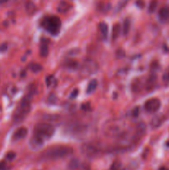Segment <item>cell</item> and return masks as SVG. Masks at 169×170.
I'll return each mask as SVG.
<instances>
[{
	"instance_id": "cell-1",
	"label": "cell",
	"mask_w": 169,
	"mask_h": 170,
	"mask_svg": "<svg viewBox=\"0 0 169 170\" xmlns=\"http://www.w3.org/2000/svg\"><path fill=\"white\" fill-rule=\"evenodd\" d=\"M74 150L68 145H53L42 153L41 158L45 160H56L68 157L73 154Z\"/></svg>"
},
{
	"instance_id": "cell-2",
	"label": "cell",
	"mask_w": 169,
	"mask_h": 170,
	"mask_svg": "<svg viewBox=\"0 0 169 170\" xmlns=\"http://www.w3.org/2000/svg\"><path fill=\"white\" fill-rule=\"evenodd\" d=\"M32 98H33V95H32V93H29L22 99L20 104L13 113V119L15 123L23 122L25 119L26 117L28 116V114H29L31 110Z\"/></svg>"
},
{
	"instance_id": "cell-3",
	"label": "cell",
	"mask_w": 169,
	"mask_h": 170,
	"mask_svg": "<svg viewBox=\"0 0 169 170\" xmlns=\"http://www.w3.org/2000/svg\"><path fill=\"white\" fill-rule=\"evenodd\" d=\"M42 26L51 35H57L61 30V21L57 16H47L42 20Z\"/></svg>"
},
{
	"instance_id": "cell-4",
	"label": "cell",
	"mask_w": 169,
	"mask_h": 170,
	"mask_svg": "<svg viewBox=\"0 0 169 170\" xmlns=\"http://www.w3.org/2000/svg\"><path fill=\"white\" fill-rule=\"evenodd\" d=\"M55 132V128L53 125L47 123H40L37 124L34 128V134L33 135L38 136L42 140H49Z\"/></svg>"
},
{
	"instance_id": "cell-5",
	"label": "cell",
	"mask_w": 169,
	"mask_h": 170,
	"mask_svg": "<svg viewBox=\"0 0 169 170\" xmlns=\"http://www.w3.org/2000/svg\"><path fill=\"white\" fill-rule=\"evenodd\" d=\"M98 64L96 61L91 59H87L81 65V71L85 76H90L91 74L96 73L98 70Z\"/></svg>"
},
{
	"instance_id": "cell-6",
	"label": "cell",
	"mask_w": 169,
	"mask_h": 170,
	"mask_svg": "<svg viewBox=\"0 0 169 170\" xmlns=\"http://www.w3.org/2000/svg\"><path fill=\"white\" fill-rule=\"evenodd\" d=\"M81 153L84 155H86L87 157L92 158L95 156H97L99 153L100 152V149L98 145H94V144H85L81 146Z\"/></svg>"
},
{
	"instance_id": "cell-7",
	"label": "cell",
	"mask_w": 169,
	"mask_h": 170,
	"mask_svg": "<svg viewBox=\"0 0 169 170\" xmlns=\"http://www.w3.org/2000/svg\"><path fill=\"white\" fill-rule=\"evenodd\" d=\"M161 107V101L158 98H152L144 103V110L149 113L157 112Z\"/></svg>"
},
{
	"instance_id": "cell-8",
	"label": "cell",
	"mask_w": 169,
	"mask_h": 170,
	"mask_svg": "<svg viewBox=\"0 0 169 170\" xmlns=\"http://www.w3.org/2000/svg\"><path fill=\"white\" fill-rule=\"evenodd\" d=\"M27 135H28V129L26 127H19L13 133V136H12V140L13 141H18V140L24 139Z\"/></svg>"
},
{
	"instance_id": "cell-9",
	"label": "cell",
	"mask_w": 169,
	"mask_h": 170,
	"mask_svg": "<svg viewBox=\"0 0 169 170\" xmlns=\"http://www.w3.org/2000/svg\"><path fill=\"white\" fill-rule=\"evenodd\" d=\"M44 142H45L44 140H42L39 137L33 135V136L31 138L30 140L31 148H33V150H38V149H40L44 145Z\"/></svg>"
},
{
	"instance_id": "cell-10",
	"label": "cell",
	"mask_w": 169,
	"mask_h": 170,
	"mask_svg": "<svg viewBox=\"0 0 169 170\" xmlns=\"http://www.w3.org/2000/svg\"><path fill=\"white\" fill-rule=\"evenodd\" d=\"M164 116L162 115V114H159V115H156L154 116L151 120V126L153 129H157L162 125V124L163 123L164 121Z\"/></svg>"
},
{
	"instance_id": "cell-11",
	"label": "cell",
	"mask_w": 169,
	"mask_h": 170,
	"mask_svg": "<svg viewBox=\"0 0 169 170\" xmlns=\"http://www.w3.org/2000/svg\"><path fill=\"white\" fill-rule=\"evenodd\" d=\"M86 129H87V126L86 124H74L73 126L71 127V131H72V134H74V135H81L86 131Z\"/></svg>"
},
{
	"instance_id": "cell-12",
	"label": "cell",
	"mask_w": 169,
	"mask_h": 170,
	"mask_svg": "<svg viewBox=\"0 0 169 170\" xmlns=\"http://www.w3.org/2000/svg\"><path fill=\"white\" fill-rule=\"evenodd\" d=\"M63 66L66 67V68L68 69H71V70H75V69H77L79 66L78 62L76 61V60H74L72 58H67L63 62Z\"/></svg>"
},
{
	"instance_id": "cell-13",
	"label": "cell",
	"mask_w": 169,
	"mask_h": 170,
	"mask_svg": "<svg viewBox=\"0 0 169 170\" xmlns=\"http://www.w3.org/2000/svg\"><path fill=\"white\" fill-rule=\"evenodd\" d=\"M158 18L162 22H167L169 20V8L163 7L158 12Z\"/></svg>"
},
{
	"instance_id": "cell-14",
	"label": "cell",
	"mask_w": 169,
	"mask_h": 170,
	"mask_svg": "<svg viewBox=\"0 0 169 170\" xmlns=\"http://www.w3.org/2000/svg\"><path fill=\"white\" fill-rule=\"evenodd\" d=\"M71 8V5L66 1H61L57 6V11L60 13H65L68 12Z\"/></svg>"
},
{
	"instance_id": "cell-15",
	"label": "cell",
	"mask_w": 169,
	"mask_h": 170,
	"mask_svg": "<svg viewBox=\"0 0 169 170\" xmlns=\"http://www.w3.org/2000/svg\"><path fill=\"white\" fill-rule=\"evenodd\" d=\"M120 31H121V28L119 23H115L113 26L112 28V39L113 40H116L117 38H119V34H120Z\"/></svg>"
},
{
	"instance_id": "cell-16",
	"label": "cell",
	"mask_w": 169,
	"mask_h": 170,
	"mask_svg": "<svg viewBox=\"0 0 169 170\" xmlns=\"http://www.w3.org/2000/svg\"><path fill=\"white\" fill-rule=\"evenodd\" d=\"M99 29L100 31L101 34H102V36H103L104 38H107L109 33V28L108 25H107V23H104V22L100 23V24H99Z\"/></svg>"
},
{
	"instance_id": "cell-17",
	"label": "cell",
	"mask_w": 169,
	"mask_h": 170,
	"mask_svg": "<svg viewBox=\"0 0 169 170\" xmlns=\"http://www.w3.org/2000/svg\"><path fill=\"white\" fill-rule=\"evenodd\" d=\"M97 86H98V82L96 80H92V81H90L88 87H87V89H86L87 94H91V93L95 92L96 88H97Z\"/></svg>"
},
{
	"instance_id": "cell-18",
	"label": "cell",
	"mask_w": 169,
	"mask_h": 170,
	"mask_svg": "<svg viewBox=\"0 0 169 170\" xmlns=\"http://www.w3.org/2000/svg\"><path fill=\"white\" fill-rule=\"evenodd\" d=\"M156 81H157V77L155 75H152V76H149V79L147 80V82H146L147 89L148 90L152 89V88L154 87L155 83H156Z\"/></svg>"
},
{
	"instance_id": "cell-19",
	"label": "cell",
	"mask_w": 169,
	"mask_h": 170,
	"mask_svg": "<svg viewBox=\"0 0 169 170\" xmlns=\"http://www.w3.org/2000/svg\"><path fill=\"white\" fill-rule=\"evenodd\" d=\"M40 54L42 57H45L48 55V44L47 42H43L40 46Z\"/></svg>"
},
{
	"instance_id": "cell-20",
	"label": "cell",
	"mask_w": 169,
	"mask_h": 170,
	"mask_svg": "<svg viewBox=\"0 0 169 170\" xmlns=\"http://www.w3.org/2000/svg\"><path fill=\"white\" fill-rule=\"evenodd\" d=\"M132 90L134 92H139L141 89V82L139 81V79H135L131 84Z\"/></svg>"
},
{
	"instance_id": "cell-21",
	"label": "cell",
	"mask_w": 169,
	"mask_h": 170,
	"mask_svg": "<svg viewBox=\"0 0 169 170\" xmlns=\"http://www.w3.org/2000/svg\"><path fill=\"white\" fill-rule=\"evenodd\" d=\"M26 11L28 14H33L36 11V6L35 4L32 2H28L26 4Z\"/></svg>"
},
{
	"instance_id": "cell-22",
	"label": "cell",
	"mask_w": 169,
	"mask_h": 170,
	"mask_svg": "<svg viewBox=\"0 0 169 170\" xmlns=\"http://www.w3.org/2000/svg\"><path fill=\"white\" fill-rule=\"evenodd\" d=\"M129 29H130V21L129 18H126L124 22V25H123V33L124 35H128L129 33Z\"/></svg>"
},
{
	"instance_id": "cell-23",
	"label": "cell",
	"mask_w": 169,
	"mask_h": 170,
	"mask_svg": "<svg viewBox=\"0 0 169 170\" xmlns=\"http://www.w3.org/2000/svg\"><path fill=\"white\" fill-rule=\"evenodd\" d=\"M30 69L32 70V71H33L34 73H38V72H40L42 70V65L38 63H33L30 65Z\"/></svg>"
},
{
	"instance_id": "cell-24",
	"label": "cell",
	"mask_w": 169,
	"mask_h": 170,
	"mask_svg": "<svg viewBox=\"0 0 169 170\" xmlns=\"http://www.w3.org/2000/svg\"><path fill=\"white\" fill-rule=\"evenodd\" d=\"M129 0H119V2L117 4V7L115 8V12H119L120 10L123 9V8H124L126 4L129 3Z\"/></svg>"
},
{
	"instance_id": "cell-25",
	"label": "cell",
	"mask_w": 169,
	"mask_h": 170,
	"mask_svg": "<svg viewBox=\"0 0 169 170\" xmlns=\"http://www.w3.org/2000/svg\"><path fill=\"white\" fill-rule=\"evenodd\" d=\"M157 7H158V2H157V0H152L149 7V13H154L155 10H156Z\"/></svg>"
},
{
	"instance_id": "cell-26",
	"label": "cell",
	"mask_w": 169,
	"mask_h": 170,
	"mask_svg": "<svg viewBox=\"0 0 169 170\" xmlns=\"http://www.w3.org/2000/svg\"><path fill=\"white\" fill-rule=\"evenodd\" d=\"M54 82H56V79L55 77L53 76H49L47 77V78L46 79V83H47V87H51V86H54L55 84H54Z\"/></svg>"
},
{
	"instance_id": "cell-27",
	"label": "cell",
	"mask_w": 169,
	"mask_h": 170,
	"mask_svg": "<svg viewBox=\"0 0 169 170\" xmlns=\"http://www.w3.org/2000/svg\"><path fill=\"white\" fill-rule=\"evenodd\" d=\"M110 170H123L121 163L119 161H115V162L113 163V164L111 165Z\"/></svg>"
},
{
	"instance_id": "cell-28",
	"label": "cell",
	"mask_w": 169,
	"mask_h": 170,
	"mask_svg": "<svg viewBox=\"0 0 169 170\" xmlns=\"http://www.w3.org/2000/svg\"><path fill=\"white\" fill-rule=\"evenodd\" d=\"M79 161L76 159H72L69 163V168L70 169H76V168L78 167Z\"/></svg>"
},
{
	"instance_id": "cell-29",
	"label": "cell",
	"mask_w": 169,
	"mask_h": 170,
	"mask_svg": "<svg viewBox=\"0 0 169 170\" xmlns=\"http://www.w3.org/2000/svg\"><path fill=\"white\" fill-rule=\"evenodd\" d=\"M136 5L138 8H144V6H145V1L144 0H136Z\"/></svg>"
},
{
	"instance_id": "cell-30",
	"label": "cell",
	"mask_w": 169,
	"mask_h": 170,
	"mask_svg": "<svg viewBox=\"0 0 169 170\" xmlns=\"http://www.w3.org/2000/svg\"><path fill=\"white\" fill-rule=\"evenodd\" d=\"M56 101V96L54 94L50 95V96L48 97V102L51 104H54Z\"/></svg>"
},
{
	"instance_id": "cell-31",
	"label": "cell",
	"mask_w": 169,
	"mask_h": 170,
	"mask_svg": "<svg viewBox=\"0 0 169 170\" xmlns=\"http://www.w3.org/2000/svg\"><path fill=\"white\" fill-rule=\"evenodd\" d=\"M139 114V107H135V108H134V109H133V110H132V112H131L132 116H133V117H138Z\"/></svg>"
},
{
	"instance_id": "cell-32",
	"label": "cell",
	"mask_w": 169,
	"mask_h": 170,
	"mask_svg": "<svg viewBox=\"0 0 169 170\" xmlns=\"http://www.w3.org/2000/svg\"><path fill=\"white\" fill-rule=\"evenodd\" d=\"M78 94H79V91L77 89H75L73 91V92H71V96H70V99H76V96H78Z\"/></svg>"
},
{
	"instance_id": "cell-33",
	"label": "cell",
	"mask_w": 169,
	"mask_h": 170,
	"mask_svg": "<svg viewBox=\"0 0 169 170\" xmlns=\"http://www.w3.org/2000/svg\"><path fill=\"white\" fill-rule=\"evenodd\" d=\"M16 154H15V153H13V152H9L8 154L6 155V158L8 159V160H13L14 158H15Z\"/></svg>"
},
{
	"instance_id": "cell-34",
	"label": "cell",
	"mask_w": 169,
	"mask_h": 170,
	"mask_svg": "<svg viewBox=\"0 0 169 170\" xmlns=\"http://www.w3.org/2000/svg\"><path fill=\"white\" fill-rule=\"evenodd\" d=\"M162 79H163L164 81H166V82H169V69L167 71L164 73L163 76H162Z\"/></svg>"
},
{
	"instance_id": "cell-35",
	"label": "cell",
	"mask_w": 169,
	"mask_h": 170,
	"mask_svg": "<svg viewBox=\"0 0 169 170\" xmlns=\"http://www.w3.org/2000/svg\"><path fill=\"white\" fill-rule=\"evenodd\" d=\"M80 51L79 49H74V50H71V51H68V53H67V55L68 56H73V55H76V54L78 53V51Z\"/></svg>"
},
{
	"instance_id": "cell-36",
	"label": "cell",
	"mask_w": 169,
	"mask_h": 170,
	"mask_svg": "<svg viewBox=\"0 0 169 170\" xmlns=\"http://www.w3.org/2000/svg\"><path fill=\"white\" fill-rule=\"evenodd\" d=\"M5 163L3 162V161H1V162H0V170H3V168H5Z\"/></svg>"
},
{
	"instance_id": "cell-37",
	"label": "cell",
	"mask_w": 169,
	"mask_h": 170,
	"mask_svg": "<svg viewBox=\"0 0 169 170\" xmlns=\"http://www.w3.org/2000/svg\"><path fill=\"white\" fill-rule=\"evenodd\" d=\"M8 0H0V4H1V3H6V2H8Z\"/></svg>"
},
{
	"instance_id": "cell-38",
	"label": "cell",
	"mask_w": 169,
	"mask_h": 170,
	"mask_svg": "<svg viewBox=\"0 0 169 170\" xmlns=\"http://www.w3.org/2000/svg\"><path fill=\"white\" fill-rule=\"evenodd\" d=\"M159 170H169L168 168H167L166 167H161L159 168Z\"/></svg>"
}]
</instances>
